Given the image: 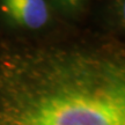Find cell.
Segmentation results:
<instances>
[{
	"mask_svg": "<svg viewBox=\"0 0 125 125\" xmlns=\"http://www.w3.org/2000/svg\"><path fill=\"white\" fill-rule=\"evenodd\" d=\"M0 125H125V56L104 37L0 45Z\"/></svg>",
	"mask_w": 125,
	"mask_h": 125,
	"instance_id": "cell-1",
	"label": "cell"
},
{
	"mask_svg": "<svg viewBox=\"0 0 125 125\" xmlns=\"http://www.w3.org/2000/svg\"><path fill=\"white\" fill-rule=\"evenodd\" d=\"M50 0H0V22L20 32H40L53 21Z\"/></svg>",
	"mask_w": 125,
	"mask_h": 125,
	"instance_id": "cell-2",
	"label": "cell"
},
{
	"mask_svg": "<svg viewBox=\"0 0 125 125\" xmlns=\"http://www.w3.org/2000/svg\"><path fill=\"white\" fill-rule=\"evenodd\" d=\"M54 9L62 14L75 18L83 12L88 0H50Z\"/></svg>",
	"mask_w": 125,
	"mask_h": 125,
	"instance_id": "cell-3",
	"label": "cell"
}]
</instances>
